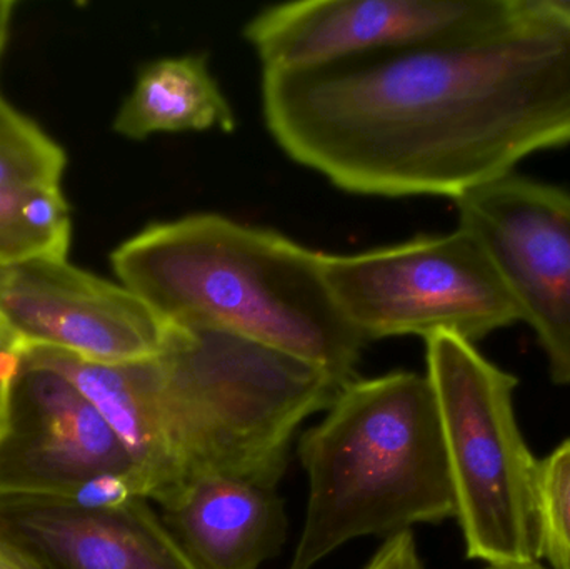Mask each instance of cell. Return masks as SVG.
Listing matches in <instances>:
<instances>
[{
  "label": "cell",
  "instance_id": "obj_1",
  "mask_svg": "<svg viewBox=\"0 0 570 569\" xmlns=\"http://www.w3.org/2000/svg\"><path fill=\"white\" fill-rule=\"evenodd\" d=\"M269 133L345 193L445 196L570 143V30L501 32L263 72Z\"/></svg>",
  "mask_w": 570,
  "mask_h": 569
},
{
  "label": "cell",
  "instance_id": "obj_2",
  "mask_svg": "<svg viewBox=\"0 0 570 569\" xmlns=\"http://www.w3.org/2000/svg\"><path fill=\"white\" fill-rule=\"evenodd\" d=\"M167 323L223 331L354 380L365 340L335 306L318 253L219 214L149 224L110 254Z\"/></svg>",
  "mask_w": 570,
  "mask_h": 569
},
{
  "label": "cell",
  "instance_id": "obj_3",
  "mask_svg": "<svg viewBox=\"0 0 570 569\" xmlns=\"http://www.w3.org/2000/svg\"><path fill=\"white\" fill-rule=\"evenodd\" d=\"M304 530L288 569H312L362 537H394L455 517L441 418L428 376L409 371L341 387L298 443Z\"/></svg>",
  "mask_w": 570,
  "mask_h": 569
},
{
  "label": "cell",
  "instance_id": "obj_4",
  "mask_svg": "<svg viewBox=\"0 0 570 569\" xmlns=\"http://www.w3.org/2000/svg\"><path fill=\"white\" fill-rule=\"evenodd\" d=\"M147 367L169 461L166 497L203 474L277 488L295 431L347 384L253 341L176 323Z\"/></svg>",
  "mask_w": 570,
  "mask_h": 569
},
{
  "label": "cell",
  "instance_id": "obj_5",
  "mask_svg": "<svg viewBox=\"0 0 570 569\" xmlns=\"http://www.w3.org/2000/svg\"><path fill=\"white\" fill-rule=\"evenodd\" d=\"M455 518L469 560L539 561L538 468L514 413L518 377L454 334L425 340Z\"/></svg>",
  "mask_w": 570,
  "mask_h": 569
},
{
  "label": "cell",
  "instance_id": "obj_6",
  "mask_svg": "<svg viewBox=\"0 0 570 569\" xmlns=\"http://www.w3.org/2000/svg\"><path fill=\"white\" fill-rule=\"evenodd\" d=\"M318 266L365 343L448 333L474 344L521 321L488 254L462 227L367 253H318Z\"/></svg>",
  "mask_w": 570,
  "mask_h": 569
},
{
  "label": "cell",
  "instance_id": "obj_7",
  "mask_svg": "<svg viewBox=\"0 0 570 569\" xmlns=\"http://www.w3.org/2000/svg\"><path fill=\"white\" fill-rule=\"evenodd\" d=\"M479 244L538 334L556 384H570V193L512 173L455 199Z\"/></svg>",
  "mask_w": 570,
  "mask_h": 569
},
{
  "label": "cell",
  "instance_id": "obj_8",
  "mask_svg": "<svg viewBox=\"0 0 570 569\" xmlns=\"http://www.w3.org/2000/svg\"><path fill=\"white\" fill-rule=\"evenodd\" d=\"M515 22L514 0H305L263 10L244 36L264 70H288L489 36Z\"/></svg>",
  "mask_w": 570,
  "mask_h": 569
},
{
  "label": "cell",
  "instance_id": "obj_9",
  "mask_svg": "<svg viewBox=\"0 0 570 569\" xmlns=\"http://www.w3.org/2000/svg\"><path fill=\"white\" fill-rule=\"evenodd\" d=\"M0 320L22 350L50 347L99 364L149 360L167 333V321L132 291L67 259L0 267Z\"/></svg>",
  "mask_w": 570,
  "mask_h": 569
},
{
  "label": "cell",
  "instance_id": "obj_10",
  "mask_svg": "<svg viewBox=\"0 0 570 569\" xmlns=\"http://www.w3.org/2000/svg\"><path fill=\"white\" fill-rule=\"evenodd\" d=\"M102 477L129 478L140 497L129 454L92 403L57 371L20 361L0 426V494L73 497Z\"/></svg>",
  "mask_w": 570,
  "mask_h": 569
},
{
  "label": "cell",
  "instance_id": "obj_11",
  "mask_svg": "<svg viewBox=\"0 0 570 569\" xmlns=\"http://www.w3.org/2000/svg\"><path fill=\"white\" fill-rule=\"evenodd\" d=\"M0 551L23 569H196L140 497L86 508L70 497L0 494Z\"/></svg>",
  "mask_w": 570,
  "mask_h": 569
},
{
  "label": "cell",
  "instance_id": "obj_12",
  "mask_svg": "<svg viewBox=\"0 0 570 569\" xmlns=\"http://www.w3.org/2000/svg\"><path fill=\"white\" fill-rule=\"evenodd\" d=\"M159 507L164 524L196 569H259L287 538L276 488L240 478H190Z\"/></svg>",
  "mask_w": 570,
  "mask_h": 569
},
{
  "label": "cell",
  "instance_id": "obj_13",
  "mask_svg": "<svg viewBox=\"0 0 570 569\" xmlns=\"http://www.w3.org/2000/svg\"><path fill=\"white\" fill-rule=\"evenodd\" d=\"M236 116L204 56L166 57L147 63L124 99L114 130L127 139L156 134L236 129Z\"/></svg>",
  "mask_w": 570,
  "mask_h": 569
},
{
  "label": "cell",
  "instance_id": "obj_14",
  "mask_svg": "<svg viewBox=\"0 0 570 569\" xmlns=\"http://www.w3.org/2000/svg\"><path fill=\"white\" fill-rule=\"evenodd\" d=\"M72 220L60 186L0 187V264L67 259Z\"/></svg>",
  "mask_w": 570,
  "mask_h": 569
},
{
  "label": "cell",
  "instance_id": "obj_15",
  "mask_svg": "<svg viewBox=\"0 0 570 569\" xmlns=\"http://www.w3.org/2000/svg\"><path fill=\"white\" fill-rule=\"evenodd\" d=\"M66 153L0 96V187L60 186Z\"/></svg>",
  "mask_w": 570,
  "mask_h": 569
},
{
  "label": "cell",
  "instance_id": "obj_16",
  "mask_svg": "<svg viewBox=\"0 0 570 569\" xmlns=\"http://www.w3.org/2000/svg\"><path fill=\"white\" fill-rule=\"evenodd\" d=\"M539 558L552 569H570V440L538 468Z\"/></svg>",
  "mask_w": 570,
  "mask_h": 569
},
{
  "label": "cell",
  "instance_id": "obj_17",
  "mask_svg": "<svg viewBox=\"0 0 570 569\" xmlns=\"http://www.w3.org/2000/svg\"><path fill=\"white\" fill-rule=\"evenodd\" d=\"M364 569H425L412 531L387 538Z\"/></svg>",
  "mask_w": 570,
  "mask_h": 569
},
{
  "label": "cell",
  "instance_id": "obj_18",
  "mask_svg": "<svg viewBox=\"0 0 570 569\" xmlns=\"http://www.w3.org/2000/svg\"><path fill=\"white\" fill-rule=\"evenodd\" d=\"M20 361H22V353H0V426H2L3 413H6L10 384L19 373Z\"/></svg>",
  "mask_w": 570,
  "mask_h": 569
},
{
  "label": "cell",
  "instance_id": "obj_19",
  "mask_svg": "<svg viewBox=\"0 0 570 569\" xmlns=\"http://www.w3.org/2000/svg\"><path fill=\"white\" fill-rule=\"evenodd\" d=\"M13 6L16 3L9 0H0V57L6 49L7 39H9L10 22H12Z\"/></svg>",
  "mask_w": 570,
  "mask_h": 569
},
{
  "label": "cell",
  "instance_id": "obj_20",
  "mask_svg": "<svg viewBox=\"0 0 570 569\" xmlns=\"http://www.w3.org/2000/svg\"><path fill=\"white\" fill-rule=\"evenodd\" d=\"M0 353H22V346L0 320Z\"/></svg>",
  "mask_w": 570,
  "mask_h": 569
},
{
  "label": "cell",
  "instance_id": "obj_21",
  "mask_svg": "<svg viewBox=\"0 0 570 569\" xmlns=\"http://www.w3.org/2000/svg\"><path fill=\"white\" fill-rule=\"evenodd\" d=\"M485 569H548L542 567L539 561H528V563H505V565H489Z\"/></svg>",
  "mask_w": 570,
  "mask_h": 569
},
{
  "label": "cell",
  "instance_id": "obj_22",
  "mask_svg": "<svg viewBox=\"0 0 570 569\" xmlns=\"http://www.w3.org/2000/svg\"><path fill=\"white\" fill-rule=\"evenodd\" d=\"M0 569H23L16 561L10 560L3 551H0Z\"/></svg>",
  "mask_w": 570,
  "mask_h": 569
},
{
  "label": "cell",
  "instance_id": "obj_23",
  "mask_svg": "<svg viewBox=\"0 0 570 569\" xmlns=\"http://www.w3.org/2000/svg\"><path fill=\"white\" fill-rule=\"evenodd\" d=\"M0 267H2V264H0Z\"/></svg>",
  "mask_w": 570,
  "mask_h": 569
}]
</instances>
